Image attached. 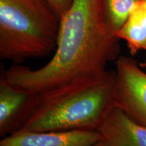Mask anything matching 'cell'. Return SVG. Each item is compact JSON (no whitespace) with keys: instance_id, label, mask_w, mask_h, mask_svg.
<instances>
[{"instance_id":"1","label":"cell","mask_w":146,"mask_h":146,"mask_svg":"<svg viewBox=\"0 0 146 146\" xmlns=\"http://www.w3.org/2000/svg\"><path fill=\"white\" fill-rule=\"evenodd\" d=\"M120 52L119 39L107 23L102 0H72L60 18L57 47L50 62L35 70L14 65L3 72L11 85L38 95L106 72Z\"/></svg>"},{"instance_id":"2","label":"cell","mask_w":146,"mask_h":146,"mask_svg":"<svg viewBox=\"0 0 146 146\" xmlns=\"http://www.w3.org/2000/svg\"><path fill=\"white\" fill-rule=\"evenodd\" d=\"M114 84L115 71L106 70L38 94L33 110L18 130L98 131L114 105Z\"/></svg>"},{"instance_id":"3","label":"cell","mask_w":146,"mask_h":146,"mask_svg":"<svg viewBox=\"0 0 146 146\" xmlns=\"http://www.w3.org/2000/svg\"><path fill=\"white\" fill-rule=\"evenodd\" d=\"M60 18L46 0H0V57L18 64L57 47Z\"/></svg>"},{"instance_id":"4","label":"cell","mask_w":146,"mask_h":146,"mask_svg":"<svg viewBox=\"0 0 146 146\" xmlns=\"http://www.w3.org/2000/svg\"><path fill=\"white\" fill-rule=\"evenodd\" d=\"M114 104L129 117L146 127V73L131 58L116 62Z\"/></svg>"},{"instance_id":"5","label":"cell","mask_w":146,"mask_h":146,"mask_svg":"<svg viewBox=\"0 0 146 146\" xmlns=\"http://www.w3.org/2000/svg\"><path fill=\"white\" fill-rule=\"evenodd\" d=\"M97 130L33 131L18 130L3 137L0 146H93L102 141Z\"/></svg>"},{"instance_id":"6","label":"cell","mask_w":146,"mask_h":146,"mask_svg":"<svg viewBox=\"0 0 146 146\" xmlns=\"http://www.w3.org/2000/svg\"><path fill=\"white\" fill-rule=\"evenodd\" d=\"M37 95L9 83L3 74L0 76V136L19 129L36 104Z\"/></svg>"},{"instance_id":"7","label":"cell","mask_w":146,"mask_h":146,"mask_svg":"<svg viewBox=\"0 0 146 146\" xmlns=\"http://www.w3.org/2000/svg\"><path fill=\"white\" fill-rule=\"evenodd\" d=\"M106 146H146V127L113 105L98 129Z\"/></svg>"},{"instance_id":"8","label":"cell","mask_w":146,"mask_h":146,"mask_svg":"<svg viewBox=\"0 0 146 146\" xmlns=\"http://www.w3.org/2000/svg\"><path fill=\"white\" fill-rule=\"evenodd\" d=\"M116 36L127 42L132 55L140 50L146 51V6L143 0L116 33Z\"/></svg>"},{"instance_id":"9","label":"cell","mask_w":146,"mask_h":146,"mask_svg":"<svg viewBox=\"0 0 146 146\" xmlns=\"http://www.w3.org/2000/svg\"><path fill=\"white\" fill-rule=\"evenodd\" d=\"M142 0H102L104 13L116 35Z\"/></svg>"},{"instance_id":"10","label":"cell","mask_w":146,"mask_h":146,"mask_svg":"<svg viewBox=\"0 0 146 146\" xmlns=\"http://www.w3.org/2000/svg\"><path fill=\"white\" fill-rule=\"evenodd\" d=\"M58 17L61 18L68 12L72 5V0H46Z\"/></svg>"},{"instance_id":"11","label":"cell","mask_w":146,"mask_h":146,"mask_svg":"<svg viewBox=\"0 0 146 146\" xmlns=\"http://www.w3.org/2000/svg\"><path fill=\"white\" fill-rule=\"evenodd\" d=\"M93 146H106V144H105L104 142L102 140V141H99V142H98V143H97L96 144H95V145H93Z\"/></svg>"},{"instance_id":"12","label":"cell","mask_w":146,"mask_h":146,"mask_svg":"<svg viewBox=\"0 0 146 146\" xmlns=\"http://www.w3.org/2000/svg\"><path fill=\"white\" fill-rule=\"evenodd\" d=\"M139 65H140V66H141V68H146V61L145 62L140 63Z\"/></svg>"},{"instance_id":"13","label":"cell","mask_w":146,"mask_h":146,"mask_svg":"<svg viewBox=\"0 0 146 146\" xmlns=\"http://www.w3.org/2000/svg\"><path fill=\"white\" fill-rule=\"evenodd\" d=\"M143 1L144 4H145V5L146 6V0H143Z\"/></svg>"}]
</instances>
